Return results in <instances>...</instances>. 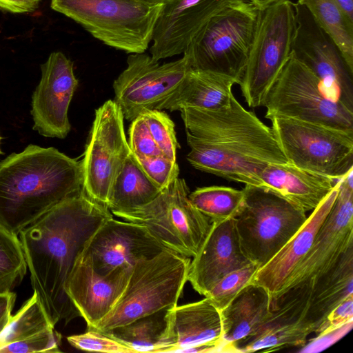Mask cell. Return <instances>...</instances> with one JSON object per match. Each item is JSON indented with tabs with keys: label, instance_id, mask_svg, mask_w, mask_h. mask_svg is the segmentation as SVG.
I'll return each instance as SVG.
<instances>
[{
	"label": "cell",
	"instance_id": "484cf974",
	"mask_svg": "<svg viewBox=\"0 0 353 353\" xmlns=\"http://www.w3.org/2000/svg\"><path fill=\"white\" fill-rule=\"evenodd\" d=\"M272 300L262 286L251 283L220 311L223 339L235 343L254 334L272 310Z\"/></svg>",
	"mask_w": 353,
	"mask_h": 353
},
{
	"label": "cell",
	"instance_id": "5bb4252c",
	"mask_svg": "<svg viewBox=\"0 0 353 353\" xmlns=\"http://www.w3.org/2000/svg\"><path fill=\"white\" fill-rule=\"evenodd\" d=\"M294 6L296 30L292 54L320 80L330 98L353 111V70L309 10L297 2Z\"/></svg>",
	"mask_w": 353,
	"mask_h": 353
},
{
	"label": "cell",
	"instance_id": "8992f818",
	"mask_svg": "<svg viewBox=\"0 0 353 353\" xmlns=\"http://www.w3.org/2000/svg\"><path fill=\"white\" fill-rule=\"evenodd\" d=\"M163 4L143 0H51V8L79 23L104 44L143 53L152 41Z\"/></svg>",
	"mask_w": 353,
	"mask_h": 353
},
{
	"label": "cell",
	"instance_id": "bcb514c9",
	"mask_svg": "<svg viewBox=\"0 0 353 353\" xmlns=\"http://www.w3.org/2000/svg\"><path fill=\"white\" fill-rule=\"evenodd\" d=\"M152 4H163L168 0H143Z\"/></svg>",
	"mask_w": 353,
	"mask_h": 353
},
{
	"label": "cell",
	"instance_id": "5b68a950",
	"mask_svg": "<svg viewBox=\"0 0 353 353\" xmlns=\"http://www.w3.org/2000/svg\"><path fill=\"white\" fill-rule=\"evenodd\" d=\"M259 10L250 2L231 4L212 16L183 54L191 69L229 77L239 85L255 34Z\"/></svg>",
	"mask_w": 353,
	"mask_h": 353
},
{
	"label": "cell",
	"instance_id": "277c9868",
	"mask_svg": "<svg viewBox=\"0 0 353 353\" xmlns=\"http://www.w3.org/2000/svg\"><path fill=\"white\" fill-rule=\"evenodd\" d=\"M191 258L170 249L137 262L113 309L93 328L105 332L177 305L188 281Z\"/></svg>",
	"mask_w": 353,
	"mask_h": 353
},
{
	"label": "cell",
	"instance_id": "d590c367",
	"mask_svg": "<svg viewBox=\"0 0 353 353\" xmlns=\"http://www.w3.org/2000/svg\"><path fill=\"white\" fill-rule=\"evenodd\" d=\"M61 339L54 328H50L5 345L0 348V353L60 352Z\"/></svg>",
	"mask_w": 353,
	"mask_h": 353
},
{
	"label": "cell",
	"instance_id": "d6a6232c",
	"mask_svg": "<svg viewBox=\"0 0 353 353\" xmlns=\"http://www.w3.org/2000/svg\"><path fill=\"white\" fill-rule=\"evenodd\" d=\"M27 264L18 236L0 228V294L11 292L26 273Z\"/></svg>",
	"mask_w": 353,
	"mask_h": 353
},
{
	"label": "cell",
	"instance_id": "d4e9b609",
	"mask_svg": "<svg viewBox=\"0 0 353 353\" xmlns=\"http://www.w3.org/2000/svg\"><path fill=\"white\" fill-rule=\"evenodd\" d=\"M237 82L212 72L190 69L176 88L157 108L179 110L184 108L216 110L230 106Z\"/></svg>",
	"mask_w": 353,
	"mask_h": 353
},
{
	"label": "cell",
	"instance_id": "e575fe53",
	"mask_svg": "<svg viewBox=\"0 0 353 353\" xmlns=\"http://www.w3.org/2000/svg\"><path fill=\"white\" fill-rule=\"evenodd\" d=\"M141 114L150 132L163 155L176 161L178 143L174 124L169 116L157 109L145 110Z\"/></svg>",
	"mask_w": 353,
	"mask_h": 353
},
{
	"label": "cell",
	"instance_id": "836d02e7",
	"mask_svg": "<svg viewBox=\"0 0 353 353\" xmlns=\"http://www.w3.org/2000/svg\"><path fill=\"white\" fill-rule=\"evenodd\" d=\"M259 268L258 265L252 263L242 268L227 274L214 284L205 297L208 298L221 311L246 285L252 282Z\"/></svg>",
	"mask_w": 353,
	"mask_h": 353
},
{
	"label": "cell",
	"instance_id": "74e56055",
	"mask_svg": "<svg viewBox=\"0 0 353 353\" xmlns=\"http://www.w3.org/2000/svg\"><path fill=\"white\" fill-rule=\"evenodd\" d=\"M135 157L146 175L161 190L178 178L179 168L176 161L163 154L152 157Z\"/></svg>",
	"mask_w": 353,
	"mask_h": 353
},
{
	"label": "cell",
	"instance_id": "f35d334b",
	"mask_svg": "<svg viewBox=\"0 0 353 353\" xmlns=\"http://www.w3.org/2000/svg\"><path fill=\"white\" fill-rule=\"evenodd\" d=\"M129 135V146L135 157H152L163 154L154 141L141 114L132 121Z\"/></svg>",
	"mask_w": 353,
	"mask_h": 353
},
{
	"label": "cell",
	"instance_id": "7dc6e473",
	"mask_svg": "<svg viewBox=\"0 0 353 353\" xmlns=\"http://www.w3.org/2000/svg\"><path fill=\"white\" fill-rule=\"evenodd\" d=\"M0 140H1V137H0Z\"/></svg>",
	"mask_w": 353,
	"mask_h": 353
},
{
	"label": "cell",
	"instance_id": "9a60e30c",
	"mask_svg": "<svg viewBox=\"0 0 353 353\" xmlns=\"http://www.w3.org/2000/svg\"><path fill=\"white\" fill-rule=\"evenodd\" d=\"M190 66L187 57L160 63L148 54L132 53L127 68L113 83L114 101L132 121L145 110L157 109L176 88Z\"/></svg>",
	"mask_w": 353,
	"mask_h": 353
},
{
	"label": "cell",
	"instance_id": "f1b7e54d",
	"mask_svg": "<svg viewBox=\"0 0 353 353\" xmlns=\"http://www.w3.org/2000/svg\"><path fill=\"white\" fill-rule=\"evenodd\" d=\"M168 310H159L101 332L130 348L134 353L160 352Z\"/></svg>",
	"mask_w": 353,
	"mask_h": 353
},
{
	"label": "cell",
	"instance_id": "8d00e7d4",
	"mask_svg": "<svg viewBox=\"0 0 353 353\" xmlns=\"http://www.w3.org/2000/svg\"><path fill=\"white\" fill-rule=\"evenodd\" d=\"M67 341L74 347L84 351L134 353L130 348L95 330H88L83 334L68 336Z\"/></svg>",
	"mask_w": 353,
	"mask_h": 353
},
{
	"label": "cell",
	"instance_id": "e0dca14e",
	"mask_svg": "<svg viewBox=\"0 0 353 353\" xmlns=\"http://www.w3.org/2000/svg\"><path fill=\"white\" fill-rule=\"evenodd\" d=\"M311 287H293L272 301L268 319L252 335L236 342L239 353L270 352L303 346L314 330L307 319Z\"/></svg>",
	"mask_w": 353,
	"mask_h": 353
},
{
	"label": "cell",
	"instance_id": "ac0fdd59",
	"mask_svg": "<svg viewBox=\"0 0 353 353\" xmlns=\"http://www.w3.org/2000/svg\"><path fill=\"white\" fill-rule=\"evenodd\" d=\"M77 86L73 62L61 52L51 53L41 65V78L32 97L34 130L46 137L68 135V108Z\"/></svg>",
	"mask_w": 353,
	"mask_h": 353
},
{
	"label": "cell",
	"instance_id": "83f0119b",
	"mask_svg": "<svg viewBox=\"0 0 353 353\" xmlns=\"http://www.w3.org/2000/svg\"><path fill=\"white\" fill-rule=\"evenodd\" d=\"M161 191L131 152L115 179L107 208L112 213L135 209L152 201Z\"/></svg>",
	"mask_w": 353,
	"mask_h": 353
},
{
	"label": "cell",
	"instance_id": "60d3db41",
	"mask_svg": "<svg viewBox=\"0 0 353 353\" xmlns=\"http://www.w3.org/2000/svg\"><path fill=\"white\" fill-rule=\"evenodd\" d=\"M351 321H353V294L348 296L332 310L315 333L317 334Z\"/></svg>",
	"mask_w": 353,
	"mask_h": 353
},
{
	"label": "cell",
	"instance_id": "44dd1931",
	"mask_svg": "<svg viewBox=\"0 0 353 353\" xmlns=\"http://www.w3.org/2000/svg\"><path fill=\"white\" fill-rule=\"evenodd\" d=\"M131 270L117 269L102 274L81 254L77 258L66 285L72 303L93 328L115 306L129 280Z\"/></svg>",
	"mask_w": 353,
	"mask_h": 353
},
{
	"label": "cell",
	"instance_id": "9c48e42d",
	"mask_svg": "<svg viewBox=\"0 0 353 353\" xmlns=\"http://www.w3.org/2000/svg\"><path fill=\"white\" fill-rule=\"evenodd\" d=\"M189 194L186 182L178 177L146 205L112 214L143 225L165 248L192 258L211 221L192 205Z\"/></svg>",
	"mask_w": 353,
	"mask_h": 353
},
{
	"label": "cell",
	"instance_id": "7402d4cb",
	"mask_svg": "<svg viewBox=\"0 0 353 353\" xmlns=\"http://www.w3.org/2000/svg\"><path fill=\"white\" fill-rule=\"evenodd\" d=\"M223 338L220 310L207 297L167 310L160 352H180Z\"/></svg>",
	"mask_w": 353,
	"mask_h": 353
},
{
	"label": "cell",
	"instance_id": "7bdbcfd3",
	"mask_svg": "<svg viewBox=\"0 0 353 353\" xmlns=\"http://www.w3.org/2000/svg\"><path fill=\"white\" fill-rule=\"evenodd\" d=\"M16 295L12 292L0 294V334L9 323Z\"/></svg>",
	"mask_w": 353,
	"mask_h": 353
},
{
	"label": "cell",
	"instance_id": "1f68e13d",
	"mask_svg": "<svg viewBox=\"0 0 353 353\" xmlns=\"http://www.w3.org/2000/svg\"><path fill=\"white\" fill-rule=\"evenodd\" d=\"M50 328L54 326L38 294L34 291L18 312L11 316L9 323L0 334V348Z\"/></svg>",
	"mask_w": 353,
	"mask_h": 353
},
{
	"label": "cell",
	"instance_id": "3957f363",
	"mask_svg": "<svg viewBox=\"0 0 353 353\" xmlns=\"http://www.w3.org/2000/svg\"><path fill=\"white\" fill-rule=\"evenodd\" d=\"M82 190L81 161L53 147L29 145L0 162V228L18 236Z\"/></svg>",
	"mask_w": 353,
	"mask_h": 353
},
{
	"label": "cell",
	"instance_id": "4dcf8cb0",
	"mask_svg": "<svg viewBox=\"0 0 353 353\" xmlns=\"http://www.w3.org/2000/svg\"><path fill=\"white\" fill-rule=\"evenodd\" d=\"M243 198V189L220 185L198 188L189 194L192 205L211 222L234 218Z\"/></svg>",
	"mask_w": 353,
	"mask_h": 353
},
{
	"label": "cell",
	"instance_id": "7c38bea8",
	"mask_svg": "<svg viewBox=\"0 0 353 353\" xmlns=\"http://www.w3.org/2000/svg\"><path fill=\"white\" fill-rule=\"evenodd\" d=\"M123 119L114 101L108 100L96 110L81 161L83 191L105 206L115 179L131 152Z\"/></svg>",
	"mask_w": 353,
	"mask_h": 353
},
{
	"label": "cell",
	"instance_id": "ffe728a7",
	"mask_svg": "<svg viewBox=\"0 0 353 353\" xmlns=\"http://www.w3.org/2000/svg\"><path fill=\"white\" fill-rule=\"evenodd\" d=\"M250 263L241 250L234 218L213 221L191 259L188 281L205 296L223 276Z\"/></svg>",
	"mask_w": 353,
	"mask_h": 353
},
{
	"label": "cell",
	"instance_id": "b9f144b4",
	"mask_svg": "<svg viewBox=\"0 0 353 353\" xmlns=\"http://www.w3.org/2000/svg\"><path fill=\"white\" fill-rule=\"evenodd\" d=\"M41 0H0V8L13 13H25L34 10Z\"/></svg>",
	"mask_w": 353,
	"mask_h": 353
},
{
	"label": "cell",
	"instance_id": "30bf717a",
	"mask_svg": "<svg viewBox=\"0 0 353 353\" xmlns=\"http://www.w3.org/2000/svg\"><path fill=\"white\" fill-rule=\"evenodd\" d=\"M263 106L268 119L285 117L353 130V111L330 98L320 80L292 54Z\"/></svg>",
	"mask_w": 353,
	"mask_h": 353
},
{
	"label": "cell",
	"instance_id": "ba28073f",
	"mask_svg": "<svg viewBox=\"0 0 353 353\" xmlns=\"http://www.w3.org/2000/svg\"><path fill=\"white\" fill-rule=\"evenodd\" d=\"M294 3L281 0L262 10L239 83L250 107L263 106L268 90L292 54L296 30Z\"/></svg>",
	"mask_w": 353,
	"mask_h": 353
},
{
	"label": "cell",
	"instance_id": "7a4b0ae2",
	"mask_svg": "<svg viewBox=\"0 0 353 353\" xmlns=\"http://www.w3.org/2000/svg\"><path fill=\"white\" fill-rule=\"evenodd\" d=\"M196 169L228 181L263 187L261 176L270 163L288 160L271 127L243 108L233 95L230 106L216 110H179Z\"/></svg>",
	"mask_w": 353,
	"mask_h": 353
},
{
	"label": "cell",
	"instance_id": "cb8c5ba5",
	"mask_svg": "<svg viewBox=\"0 0 353 353\" xmlns=\"http://www.w3.org/2000/svg\"><path fill=\"white\" fill-rule=\"evenodd\" d=\"M261 179L263 188L306 212L314 210L340 179L307 171L287 161L268 164L263 170Z\"/></svg>",
	"mask_w": 353,
	"mask_h": 353
},
{
	"label": "cell",
	"instance_id": "2e32d148",
	"mask_svg": "<svg viewBox=\"0 0 353 353\" xmlns=\"http://www.w3.org/2000/svg\"><path fill=\"white\" fill-rule=\"evenodd\" d=\"M165 249L143 225L112 216L95 231L81 255L97 272L107 274L117 269L131 270L137 262Z\"/></svg>",
	"mask_w": 353,
	"mask_h": 353
},
{
	"label": "cell",
	"instance_id": "8fae6325",
	"mask_svg": "<svg viewBox=\"0 0 353 353\" xmlns=\"http://www.w3.org/2000/svg\"><path fill=\"white\" fill-rule=\"evenodd\" d=\"M288 162L339 179L353 168V130L285 117L270 119Z\"/></svg>",
	"mask_w": 353,
	"mask_h": 353
},
{
	"label": "cell",
	"instance_id": "f546056e",
	"mask_svg": "<svg viewBox=\"0 0 353 353\" xmlns=\"http://www.w3.org/2000/svg\"><path fill=\"white\" fill-rule=\"evenodd\" d=\"M297 3L309 10L353 70V22L347 19L336 0H298Z\"/></svg>",
	"mask_w": 353,
	"mask_h": 353
},
{
	"label": "cell",
	"instance_id": "ab89813d",
	"mask_svg": "<svg viewBox=\"0 0 353 353\" xmlns=\"http://www.w3.org/2000/svg\"><path fill=\"white\" fill-rule=\"evenodd\" d=\"M353 327V321L337 327L330 328L317 334L315 338L305 343L299 352L317 353L321 352L337 342L347 334Z\"/></svg>",
	"mask_w": 353,
	"mask_h": 353
},
{
	"label": "cell",
	"instance_id": "6da1fadb",
	"mask_svg": "<svg viewBox=\"0 0 353 353\" xmlns=\"http://www.w3.org/2000/svg\"><path fill=\"white\" fill-rule=\"evenodd\" d=\"M110 210L83 190L61 202L19 233L32 288L52 324L81 316L66 292L70 275L90 238Z\"/></svg>",
	"mask_w": 353,
	"mask_h": 353
},
{
	"label": "cell",
	"instance_id": "4fadbf2b",
	"mask_svg": "<svg viewBox=\"0 0 353 353\" xmlns=\"http://www.w3.org/2000/svg\"><path fill=\"white\" fill-rule=\"evenodd\" d=\"M353 247V168L339 179L334 203L311 247L296 265L277 298L288 290L310 286L330 271ZM273 301V300H272Z\"/></svg>",
	"mask_w": 353,
	"mask_h": 353
},
{
	"label": "cell",
	"instance_id": "603a6c76",
	"mask_svg": "<svg viewBox=\"0 0 353 353\" xmlns=\"http://www.w3.org/2000/svg\"><path fill=\"white\" fill-rule=\"evenodd\" d=\"M339 185V180L335 188L312 210L296 233L255 274L252 283L264 288L272 300L276 299L279 295L292 271L311 247L319 229L334 203Z\"/></svg>",
	"mask_w": 353,
	"mask_h": 353
},
{
	"label": "cell",
	"instance_id": "52a82bcc",
	"mask_svg": "<svg viewBox=\"0 0 353 353\" xmlns=\"http://www.w3.org/2000/svg\"><path fill=\"white\" fill-rule=\"evenodd\" d=\"M243 190V203L234 217L235 227L243 252L260 268L296 233L307 216L265 188L245 185Z\"/></svg>",
	"mask_w": 353,
	"mask_h": 353
},
{
	"label": "cell",
	"instance_id": "d6986e66",
	"mask_svg": "<svg viewBox=\"0 0 353 353\" xmlns=\"http://www.w3.org/2000/svg\"><path fill=\"white\" fill-rule=\"evenodd\" d=\"M246 0H168L154 28L151 57L155 61L185 52L193 37L216 13Z\"/></svg>",
	"mask_w": 353,
	"mask_h": 353
},
{
	"label": "cell",
	"instance_id": "f6af8a7d",
	"mask_svg": "<svg viewBox=\"0 0 353 353\" xmlns=\"http://www.w3.org/2000/svg\"><path fill=\"white\" fill-rule=\"evenodd\" d=\"M253 4L258 10H262L281 0H246Z\"/></svg>",
	"mask_w": 353,
	"mask_h": 353
},
{
	"label": "cell",
	"instance_id": "ee69618b",
	"mask_svg": "<svg viewBox=\"0 0 353 353\" xmlns=\"http://www.w3.org/2000/svg\"><path fill=\"white\" fill-rule=\"evenodd\" d=\"M347 19L353 22V0H336Z\"/></svg>",
	"mask_w": 353,
	"mask_h": 353
},
{
	"label": "cell",
	"instance_id": "4316f807",
	"mask_svg": "<svg viewBox=\"0 0 353 353\" xmlns=\"http://www.w3.org/2000/svg\"><path fill=\"white\" fill-rule=\"evenodd\" d=\"M310 287L307 319L315 333L332 310L353 294V247Z\"/></svg>",
	"mask_w": 353,
	"mask_h": 353
}]
</instances>
